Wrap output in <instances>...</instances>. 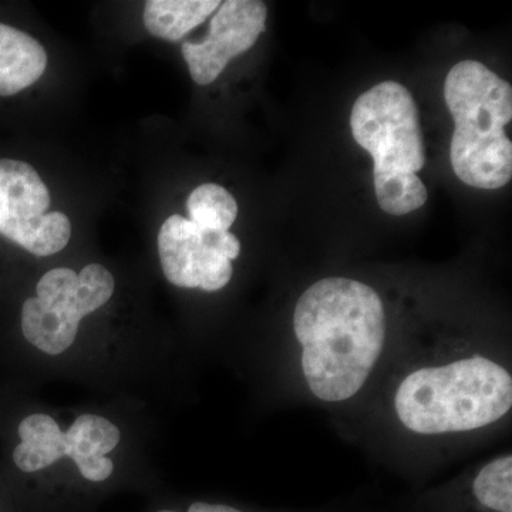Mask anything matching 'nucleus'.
Segmentation results:
<instances>
[{
  "mask_svg": "<svg viewBox=\"0 0 512 512\" xmlns=\"http://www.w3.org/2000/svg\"><path fill=\"white\" fill-rule=\"evenodd\" d=\"M117 276L100 262L56 266L22 298L0 296V379L83 387L163 412L185 394V348L163 332L111 322Z\"/></svg>",
  "mask_w": 512,
  "mask_h": 512,
  "instance_id": "nucleus-1",
  "label": "nucleus"
},
{
  "mask_svg": "<svg viewBox=\"0 0 512 512\" xmlns=\"http://www.w3.org/2000/svg\"><path fill=\"white\" fill-rule=\"evenodd\" d=\"M160 410L131 399L53 404L0 379V481L16 508L158 480Z\"/></svg>",
  "mask_w": 512,
  "mask_h": 512,
  "instance_id": "nucleus-2",
  "label": "nucleus"
},
{
  "mask_svg": "<svg viewBox=\"0 0 512 512\" xmlns=\"http://www.w3.org/2000/svg\"><path fill=\"white\" fill-rule=\"evenodd\" d=\"M292 325L303 382L313 399L329 406L355 399L386 349L379 293L356 279H320L298 299Z\"/></svg>",
  "mask_w": 512,
  "mask_h": 512,
  "instance_id": "nucleus-3",
  "label": "nucleus"
},
{
  "mask_svg": "<svg viewBox=\"0 0 512 512\" xmlns=\"http://www.w3.org/2000/svg\"><path fill=\"white\" fill-rule=\"evenodd\" d=\"M512 409V375L490 355L461 352L413 367L394 386L397 424L420 439L493 427Z\"/></svg>",
  "mask_w": 512,
  "mask_h": 512,
  "instance_id": "nucleus-4",
  "label": "nucleus"
},
{
  "mask_svg": "<svg viewBox=\"0 0 512 512\" xmlns=\"http://www.w3.org/2000/svg\"><path fill=\"white\" fill-rule=\"evenodd\" d=\"M444 97L456 130L450 144L454 173L470 187L498 190L511 181L510 83L483 63L464 60L448 72Z\"/></svg>",
  "mask_w": 512,
  "mask_h": 512,
  "instance_id": "nucleus-5",
  "label": "nucleus"
},
{
  "mask_svg": "<svg viewBox=\"0 0 512 512\" xmlns=\"http://www.w3.org/2000/svg\"><path fill=\"white\" fill-rule=\"evenodd\" d=\"M350 127L375 161L373 175L417 174L426 164L416 101L400 83H380L357 97Z\"/></svg>",
  "mask_w": 512,
  "mask_h": 512,
  "instance_id": "nucleus-6",
  "label": "nucleus"
},
{
  "mask_svg": "<svg viewBox=\"0 0 512 512\" xmlns=\"http://www.w3.org/2000/svg\"><path fill=\"white\" fill-rule=\"evenodd\" d=\"M50 192L33 165L0 157V239L35 258L63 252L72 224L63 212H49Z\"/></svg>",
  "mask_w": 512,
  "mask_h": 512,
  "instance_id": "nucleus-7",
  "label": "nucleus"
},
{
  "mask_svg": "<svg viewBox=\"0 0 512 512\" xmlns=\"http://www.w3.org/2000/svg\"><path fill=\"white\" fill-rule=\"evenodd\" d=\"M158 259L165 281L181 291L217 293L234 278V261L241 241L229 231H208L194 222L171 215L161 225Z\"/></svg>",
  "mask_w": 512,
  "mask_h": 512,
  "instance_id": "nucleus-8",
  "label": "nucleus"
},
{
  "mask_svg": "<svg viewBox=\"0 0 512 512\" xmlns=\"http://www.w3.org/2000/svg\"><path fill=\"white\" fill-rule=\"evenodd\" d=\"M268 9L259 0H227L212 16L210 33L201 43H183L192 80L214 83L234 57L248 52L265 32Z\"/></svg>",
  "mask_w": 512,
  "mask_h": 512,
  "instance_id": "nucleus-9",
  "label": "nucleus"
},
{
  "mask_svg": "<svg viewBox=\"0 0 512 512\" xmlns=\"http://www.w3.org/2000/svg\"><path fill=\"white\" fill-rule=\"evenodd\" d=\"M220 6V0H148L144 25L151 35L167 42H178Z\"/></svg>",
  "mask_w": 512,
  "mask_h": 512,
  "instance_id": "nucleus-10",
  "label": "nucleus"
},
{
  "mask_svg": "<svg viewBox=\"0 0 512 512\" xmlns=\"http://www.w3.org/2000/svg\"><path fill=\"white\" fill-rule=\"evenodd\" d=\"M190 221L208 231H229L238 215V204L231 192L217 184H202L187 200Z\"/></svg>",
  "mask_w": 512,
  "mask_h": 512,
  "instance_id": "nucleus-11",
  "label": "nucleus"
},
{
  "mask_svg": "<svg viewBox=\"0 0 512 512\" xmlns=\"http://www.w3.org/2000/svg\"><path fill=\"white\" fill-rule=\"evenodd\" d=\"M478 503L494 512H512V456L504 453L487 461L473 480Z\"/></svg>",
  "mask_w": 512,
  "mask_h": 512,
  "instance_id": "nucleus-12",
  "label": "nucleus"
},
{
  "mask_svg": "<svg viewBox=\"0 0 512 512\" xmlns=\"http://www.w3.org/2000/svg\"><path fill=\"white\" fill-rule=\"evenodd\" d=\"M373 177L377 202L387 214H410L426 204L429 192L417 174H382Z\"/></svg>",
  "mask_w": 512,
  "mask_h": 512,
  "instance_id": "nucleus-13",
  "label": "nucleus"
},
{
  "mask_svg": "<svg viewBox=\"0 0 512 512\" xmlns=\"http://www.w3.org/2000/svg\"><path fill=\"white\" fill-rule=\"evenodd\" d=\"M153 512H245L234 505L210 503V501H192L187 507H160Z\"/></svg>",
  "mask_w": 512,
  "mask_h": 512,
  "instance_id": "nucleus-14",
  "label": "nucleus"
},
{
  "mask_svg": "<svg viewBox=\"0 0 512 512\" xmlns=\"http://www.w3.org/2000/svg\"><path fill=\"white\" fill-rule=\"evenodd\" d=\"M16 510H18V508H16L15 503H13L12 498H10L8 491H6L5 485L0 481V512H12Z\"/></svg>",
  "mask_w": 512,
  "mask_h": 512,
  "instance_id": "nucleus-15",
  "label": "nucleus"
}]
</instances>
